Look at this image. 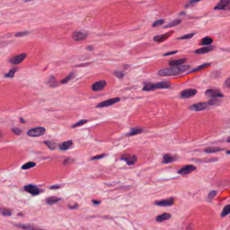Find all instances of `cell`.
<instances>
[{
	"mask_svg": "<svg viewBox=\"0 0 230 230\" xmlns=\"http://www.w3.org/2000/svg\"><path fill=\"white\" fill-rule=\"evenodd\" d=\"M24 1H31V0H24Z\"/></svg>",
	"mask_w": 230,
	"mask_h": 230,
	"instance_id": "obj_54",
	"label": "cell"
},
{
	"mask_svg": "<svg viewBox=\"0 0 230 230\" xmlns=\"http://www.w3.org/2000/svg\"><path fill=\"white\" fill-rule=\"evenodd\" d=\"M60 200V199H59V198H57L56 197H51L47 198L46 200V201L48 204L53 205V204H54V203H56L57 202H58Z\"/></svg>",
	"mask_w": 230,
	"mask_h": 230,
	"instance_id": "obj_26",
	"label": "cell"
},
{
	"mask_svg": "<svg viewBox=\"0 0 230 230\" xmlns=\"http://www.w3.org/2000/svg\"><path fill=\"white\" fill-rule=\"evenodd\" d=\"M227 154H230V150H229V151H227Z\"/></svg>",
	"mask_w": 230,
	"mask_h": 230,
	"instance_id": "obj_53",
	"label": "cell"
},
{
	"mask_svg": "<svg viewBox=\"0 0 230 230\" xmlns=\"http://www.w3.org/2000/svg\"><path fill=\"white\" fill-rule=\"evenodd\" d=\"M60 186H51V188H60Z\"/></svg>",
	"mask_w": 230,
	"mask_h": 230,
	"instance_id": "obj_49",
	"label": "cell"
},
{
	"mask_svg": "<svg viewBox=\"0 0 230 230\" xmlns=\"http://www.w3.org/2000/svg\"><path fill=\"white\" fill-rule=\"evenodd\" d=\"M229 213H230V205L224 207L221 213V217L227 216Z\"/></svg>",
	"mask_w": 230,
	"mask_h": 230,
	"instance_id": "obj_34",
	"label": "cell"
},
{
	"mask_svg": "<svg viewBox=\"0 0 230 230\" xmlns=\"http://www.w3.org/2000/svg\"><path fill=\"white\" fill-rule=\"evenodd\" d=\"M215 49L214 46H212V45H209V46H206L205 47H203V48L199 49L196 50L195 53L197 54H205L207 53L211 52V51H213Z\"/></svg>",
	"mask_w": 230,
	"mask_h": 230,
	"instance_id": "obj_17",
	"label": "cell"
},
{
	"mask_svg": "<svg viewBox=\"0 0 230 230\" xmlns=\"http://www.w3.org/2000/svg\"><path fill=\"white\" fill-rule=\"evenodd\" d=\"M164 22H165V20H164L163 19H161V20H156V21L154 22L153 24H152V27H157V26L162 25Z\"/></svg>",
	"mask_w": 230,
	"mask_h": 230,
	"instance_id": "obj_38",
	"label": "cell"
},
{
	"mask_svg": "<svg viewBox=\"0 0 230 230\" xmlns=\"http://www.w3.org/2000/svg\"><path fill=\"white\" fill-rule=\"evenodd\" d=\"M26 57V54L22 53L11 58L10 59V62L12 64H13V65H18V64L21 63L25 59Z\"/></svg>",
	"mask_w": 230,
	"mask_h": 230,
	"instance_id": "obj_10",
	"label": "cell"
},
{
	"mask_svg": "<svg viewBox=\"0 0 230 230\" xmlns=\"http://www.w3.org/2000/svg\"><path fill=\"white\" fill-rule=\"evenodd\" d=\"M26 35H28V32H19V33H16L15 36L17 37H24V36H25Z\"/></svg>",
	"mask_w": 230,
	"mask_h": 230,
	"instance_id": "obj_39",
	"label": "cell"
},
{
	"mask_svg": "<svg viewBox=\"0 0 230 230\" xmlns=\"http://www.w3.org/2000/svg\"><path fill=\"white\" fill-rule=\"evenodd\" d=\"M178 53V51H171V52H168V53H165L163 55L164 56H168V55H173V54H176Z\"/></svg>",
	"mask_w": 230,
	"mask_h": 230,
	"instance_id": "obj_45",
	"label": "cell"
},
{
	"mask_svg": "<svg viewBox=\"0 0 230 230\" xmlns=\"http://www.w3.org/2000/svg\"><path fill=\"white\" fill-rule=\"evenodd\" d=\"M12 131L14 132L15 134H16V135H20V133H22V130H20L19 129H12Z\"/></svg>",
	"mask_w": 230,
	"mask_h": 230,
	"instance_id": "obj_43",
	"label": "cell"
},
{
	"mask_svg": "<svg viewBox=\"0 0 230 230\" xmlns=\"http://www.w3.org/2000/svg\"><path fill=\"white\" fill-rule=\"evenodd\" d=\"M225 86L227 88H230V77L227 79V80L225 81Z\"/></svg>",
	"mask_w": 230,
	"mask_h": 230,
	"instance_id": "obj_47",
	"label": "cell"
},
{
	"mask_svg": "<svg viewBox=\"0 0 230 230\" xmlns=\"http://www.w3.org/2000/svg\"><path fill=\"white\" fill-rule=\"evenodd\" d=\"M227 142L230 143V137H228V138L227 139Z\"/></svg>",
	"mask_w": 230,
	"mask_h": 230,
	"instance_id": "obj_51",
	"label": "cell"
},
{
	"mask_svg": "<svg viewBox=\"0 0 230 230\" xmlns=\"http://www.w3.org/2000/svg\"><path fill=\"white\" fill-rule=\"evenodd\" d=\"M196 169H197V168H196L195 166H193V165L185 166L182 168H181L180 170L178 171V173L180 174H182V175L188 174H190V173H191L192 172L196 170Z\"/></svg>",
	"mask_w": 230,
	"mask_h": 230,
	"instance_id": "obj_12",
	"label": "cell"
},
{
	"mask_svg": "<svg viewBox=\"0 0 230 230\" xmlns=\"http://www.w3.org/2000/svg\"><path fill=\"white\" fill-rule=\"evenodd\" d=\"M181 20L180 19H178V20H175L172 21L171 22H169V24H167L166 26H165V28H171V27H173V26H178L181 23Z\"/></svg>",
	"mask_w": 230,
	"mask_h": 230,
	"instance_id": "obj_25",
	"label": "cell"
},
{
	"mask_svg": "<svg viewBox=\"0 0 230 230\" xmlns=\"http://www.w3.org/2000/svg\"><path fill=\"white\" fill-rule=\"evenodd\" d=\"M217 192L216 191V190H213V191H211L210 193L209 194V197L210 198V199H213V198L215 197V195H217Z\"/></svg>",
	"mask_w": 230,
	"mask_h": 230,
	"instance_id": "obj_41",
	"label": "cell"
},
{
	"mask_svg": "<svg viewBox=\"0 0 230 230\" xmlns=\"http://www.w3.org/2000/svg\"><path fill=\"white\" fill-rule=\"evenodd\" d=\"M171 86V85L166 82H159L157 84L148 83L144 85L142 88L143 91H152L157 89H167Z\"/></svg>",
	"mask_w": 230,
	"mask_h": 230,
	"instance_id": "obj_2",
	"label": "cell"
},
{
	"mask_svg": "<svg viewBox=\"0 0 230 230\" xmlns=\"http://www.w3.org/2000/svg\"><path fill=\"white\" fill-rule=\"evenodd\" d=\"M20 121L22 122H25V121H24V120L23 119H22V118H20Z\"/></svg>",
	"mask_w": 230,
	"mask_h": 230,
	"instance_id": "obj_52",
	"label": "cell"
},
{
	"mask_svg": "<svg viewBox=\"0 0 230 230\" xmlns=\"http://www.w3.org/2000/svg\"><path fill=\"white\" fill-rule=\"evenodd\" d=\"M106 86H107L106 81L101 80V81H98V82L94 83V84L92 85L91 88H92V90L95 92L101 91V90L104 89L105 87Z\"/></svg>",
	"mask_w": 230,
	"mask_h": 230,
	"instance_id": "obj_8",
	"label": "cell"
},
{
	"mask_svg": "<svg viewBox=\"0 0 230 230\" xmlns=\"http://www.w3.org/2000/svg\"><path fill=\"white\" fill-rule=\"evenodd\" d=\"M35 166H36V164L35 163V162H27V163L24 164L22 166V170H28V169L31 168L35 167Z\"/></svg>",
	"mask_w": 230,
	"mask_h": 230,
	"instance_id": "obj_30",
	"label": "cell"
},
{
	"mask_svg": "<svg viewBox=\"0 0 230 230\" xmlns=\"http://www.w3.org/2000/svg\"><path fill=\"white\" fill-rule=\"evenodd\" d=\"M221 102V100H220L213 98L208 102V104L209 105H211V106H217V105H219Z\"/></svg>",
	"mask_w": 230,
	"mask_h": 230,
	"instance_id": "obj_33",
	"label": "cell"
},
{
	"mask_svg": "<svg viewBox=\"0 0 230 230\" xmlns=\"http://www.w3.org/2000/svg\"><path fill=\"white\" fill-rule=\"evenodd\" d=\"M93 203L95 205H99V203H100V201H95V200H94V201H93Z\"/></svg>",
	"mask_w": 230,
	"mask_h": 230,
	"instance_id": "obj_48",
	"label": "cell"
},
{
	"mask_svg": "<svg viewBox=\"0 0 230 230\" xmlns=\"http://www.w3.org/2000/svg\"><path fill=\"white\" fill-rule=\"evenodd\" d=\"M45 128L43 127H39L30 129L29 131L27 132V135L30 137H37L43 135V134L45 133Z\"/></svg>",
	"mask_w": 230,
	"mask_h": 230,
	"instance_id": "obj_3",
	"label": "cell"
},
{
	"mask_svg": "<svg viewBox=\"0 0 230 230\" xmlns=\"http://www.w3.org/2000/svg\"><path fill=\"white\" fill-rule=\"evenodd\" d=\"M114 74L116 75L118 78H122L124 75V73L121 72V71H116V72L114 73Z\"/></svg>",
	"mask_w": 230,
	"mask_h": 230,
	"instance_id": "obj_42",
	"label": "cell"
},
{
	"mask_svg": "<svg viewBox=\"0 0 230 230\" xmlns=\"http://www.w3.org/2000/svg\"><path fill=\"white\" fill-rule=\"evenodd\" d=\"M222 150H223V149H221L219 148H208L205 149V152L206 153H209V154H212V153H215Z\"/></svg>",
	"mask_w": 230,
	"mask_h": 230,
	"instance_id": "obj_28",
	"label": "cell"
},
{
	"mask_svg": "<svg viewBox=\"0 0 230 230\" xmlns=\"http://www.w3.org/2000/svg\"><path fill=\"white\" fill-rule=\"evenodd\" d=\"M213 42V39L212 38L209 37H206L201 40V45H204V46H209V45L212 44Z\"/></svg>",
	"mask_w": 230,
	"mask_h": 230,
	"instance_id": "obj_22",
	"label": "cell"
},
{
	"mask_svg": "<svg viewBox=\"0 0 230 230\" xmlns=\"http://www.w3.org/2000/svg\"><path fill=\"white\" fill-rule=\"evenodd\" d=\"M195 35V33H189V34H187V35L182 36V37H180V38H178V39H180V40H186V39H191V38L193 37Z\"/></svg>",
	"mask_w": 230,
	"mask_h": 230,
	"instance_id": "obj_37",
	"label": "cell"
},
{
	"mask_svg": "<svg viewBox=\"0 0 230 230\" xmlns=\"http://www.w3.org/2000/svg\"><path fill=\"white\" fill-rule=\"evenodd\" d=\"M190 68V65H180V66H173L167 68L162 69L159 71L158 74L161 76H171V75H176L180 74L184 71L188 70Z\"/></svg>",
	"mask_w": 230,
	"mask_h": 230,
	"instance_id": "obj_1",
	"label": "cell"
},
{
	"mask_svg": "<svg viewBox=\"0 0 230 230\" xmlns=\"http://www.w3.org/2000/svg\"><path fill=\"white\" fill-rule=\"evenodd\" d=\"M106 156L105 154H101V155H99V156H95V157H93L92 158V160H97V159H101V158H103V157H105V156Z\"/></svg>",
	"mask_w": 230,
	"mask_h": 230,
	"instance_id": "obj_44",
	"label": "cell"
},
{
	"mask_svg": "<svg viewBox=\"0 0 230 230\" xmlns=\"http://www.w3.org/2000/svg\"><path fill=\"white\" fill-rule=\"evenodd\" d=\"M205 94L207 96L210 97V98H222L223 97V95L222 94L221 92L219 90L217 89H210L207 90L205 92Z\"/></svg>",
	"mask_w": 230,
	"mask_h": 230,
	"instance_id": "obj_9",
	"label": "cell"
},
{
	"mask_svg": "<svg viewBox=\"0 0 230 230\" xmlns=\"http://www.w3.org/2000/svg\"><path fill=\"white\" fill-rule=\"evenodd\" d=\"M1 213H2L3 215H6V216L11 215V211L10 210H8V209H3L2 212Z\"/></svg>",
	"mask_w": 230,
	"mask_h": 230,
	"instance_id": "obj_40",
	"label": "cell"
},
{
	"mask_svg": "<svg viewBox=\"0 0 230 230\" xmlns=\"http://www.w3.org/2000/svg\"><path fill=\"white\" fill-rule=\"evenodd\" d=\"M186 61H187V59H185V58L176 60H172V61H169V65L171 66V67H173V66H180L182 65V64L185 63Z\"/></svg>",
	"mask_w": 230,
	"mask_h": 230,
	"instance_id": "obj_18",
	"label": "cell"
},
{
	"mask_svg": "<svg viewBox=\"0 0 230 230\" xmlns=\"http://www.w3.org/2000/svg\"><path fill=\"white\" fill-rule=\"evenodd\" d=\"M173 33V31H171L168 32V33H167L163 34V35L155 36V37L153 38V40L158 43L163 42V41L167 40L169 37H170V36L172 35Z\"/></svg>",
	"mask_w": 230,
	"mask_h": 230,
	"instance_id": "obj_15",
	"label": "cell"
},
{
	"mask_svg": "<svg viewBox=\"0 0 230 230\" xmlns=\"http://www.w3.org/2000/svg\"><path fill=\"white\" fill-rule=\"evenodd\" d=\"M44 143H45V144L50 149V150H53L56 148V144H55V143L53 142V141H45Z\"/></svg>",
	"mask_w": 230,
	"mask_h": 230,
	"instance_id": "obj_31",
	"label": "cell"
},
{
	"mask_svg": "<svg viewBox=\"0 0 230 230\" xmlns=\"http://www.w3.org/2000/svg\"><path fill=\"white\" fill-rule=\"evenodd\" d=\"M24 190H26V192L31 194L33 195H37L40 193L41 190L39 188L36 186L35 185H32V184H29V185H27L26 186H24Z\"/></svg>",
	"mask_w": 230,
	"mask_h": 230,
	"instance_id": "obj_13",
	"label": "cell"
},
{
	"mask_svg": "<svg viewBox=\"0 0 230 230\" xmlns=\"http://www.w3.org/2000/svg\"><path fill=\"white\" fill-rule=\"evenodd\" d=\"M142 132H143V129H141V128H134V129H132L130 133H129L128 134V136H133V135L141 133H142Z\"/></svg>",
	"mask_w": 230,
	"mask_h": 230,
	"instance_id": "obj_24",
	"label": "cell"
},
{
	"mask_svg": "<svg viewBox=\"0 0 230 230\" xmlns=\"http://www.w3.org/2000/svg\"><path fill=\"white\" fill-rule=\"evenodd\" d=\"M203 1V0H190V2L188 3V5H192V4H195V3L199 2V1Z\"/></svg>",
	"mask_w": 230,
	"mask_h": 230,
	"instance_id": "obj_46",
	"label": "cell"
},
{
	"mask_svg": "<svg viewBox=\"0 0 230 230\" xmlns=\"http://www.w3.org/2000/svg\"><path fill=\"white\" fill-rule=\"evenodd\" d=\"M74 75H75L74 73L72 72L71 73H70V74L68 75L66 78H65L64 79H63V80H61V83H62V84H66V83L68 82L70 80H72V79L74 77Z\"/></svg>",
	"mask_w": 230,
	"mask_h": 230,
	"instance_id": "obj_32",
	"label": "cell"
},
{
	"mask_svg": "<svg viewBox=\"0 0 230 230\" xmlns=\"http://www.w3.org/2000/svg\"><path fill=\"white\" fill-rule=\"evenodd\" d=\"M88 35L85 33H83V32H80V31H77L74 32V33H72V37L74 41H83L84 39H86Z\"/></svg>",
	"mask_w": 230,
	"mask_h": 230,
	"instance_id": "obj_11",
	"label": "cell"
},
{
	"mask_svg": "<svg viewBox=\"0 0 230 230\" xmlns=\"http://www.w3.org/2000/svg\"><path fill=\"white\" fill-rule=\"evenodd\" d=\"M120 101V98H111L107 100H105L104 102H100L99 104H98L97 108H103V107H107L109 106H112L113 104H115L117 102Z\"/></svg>",
	"mask_w": 230,
	"mask_h": 230,
	"instance_id": "obj_4",
	"label": "cell"
},
{
	"mask_svg": "<svg viewBox=\"0 0 230 230\" xmlns=\"http://www.w3.org/2000/svg\"><path fill=\"white\" fill-rule=\"evenodd\" d=\"M87 122H88V120H79L78 122H77L76 123L72 125V127L74 128V127H80V126L84 125V124H86Z\"/></svg>",
	"mask_w": 230,
	"mask_h": 230,
	"instance_id": "obj_36",
	"label": "cell"
},
{
	"mask_svg": "<svg viewBox=\"0 0 230 230\" xmlns=\"http://www.w3.org/2000/svg\"><path fill=\"white\" fill-rule=\"evenodd\" d=\"M197 93V90L192 88H189V89H186L180 93V96L183 98H188L195 96Z\"/></svg>",
	"mask_w": 230,
	"mask_h": 230,
	"instance_id": "obj_6",
	"label": "cell"
},
{
	"mask_svg": "<svg viewBox=\"0 0 230 230\" xmlns=\"http://www.w3.org/2000/svg\"><path fill=\"white\" fill-rule=\"evenodd\" d=\"M17 70H18V69L17 68H14V69H11V70L9 71L8 73H6V74L5 75V77H6V78H14L15 73L16 72Z\"/></svg>",
	"mask_w": 230,
	"mask_h": 230,
	"instance_id": "obj_35",
	"label": "cell"
},
{
	"mask_svg": "<svg viewBox=\"0 0 230 230\" xmlns=\"http://www.w3.org/2000/svg\"><path fill=\"white\" fill-rule=\"evenodd\" d=\"M87 49H88L89 51H92V50H93V47H87Z\"/></svg>",
	"mask_w": 230,
	"mask_h": 230,
	"instance_id": "obj_50",
	"label": "cell"
},
{
	"mask_svg": "<svg viewBox=\"0 0 230 230\" xmlns=\"http://www.w3.org/2000/svg\"><path fill=\"white\" fill-rule=\"evenodd\" d=\"M16 225L17 227L25 230H41L37 227H33V226H31L30 225H25V224H18V225Z\"/></svg>",
	"mask_w": 230,
	"mask_h": 230,
	"instance_id": "obj_23",
	"label": "cell"
},
{
	"mask_svg": "<svg viewBox=\"0 0 230 230\" xmlns=\"http://www.w3.org/2000/svg\"><path fill=\"white\" fill-rule=\"evenodd\" d=\"M208 107H209L208 102H201L193 104L192 106H190V109H192V110L195 111H201L205 110V109H207Z\"/></svg>",
	"mask_w": 230,
	"mask_h": 230,
	"instance_id": "obj_14",
	"label": "cell"
},
{
	"mask_svg": "<svg viewBox=\"0 0 230 230\" xmlns=\"http://www.w3.org/2000/svg\"><path fill=\"white\" fill-rule=\"evenodd\" d=\"M48 84L51 86V87H56V86H58L57 82L56 81L55 78L53 76H51L49 79Z\"/></svg>",
	"mask_w": 230,
	"mask_h": 230,
	"instance_id": "obj_27",
	"label": "cell"
},
{
	"mask_svg": "<svg viewBox=\"0 0 230 230\" xmlns=\"http://www.w3.org/2000/svg\"><path fill=\"white\" fill-rule=\"evenodd\" d=\"M73 145V142L72 140H69V141H64L62 143L61 145L60 146V149L61 150H68V149L70 148V147H72V146Z\"/></svg>",
	"mask_w": 230,
	"mask_h": 230,
	"instance_id": "obj_19",
	"label": "cell"
},
{
	"mask_svg": "<svg viewBox=\"0 0 230 230\" xmlns=\"http://www.w3.org/2000/svg\"><path fill=\"white\" fill-rule=\"evenodd\" d=\"M217 10H225L230 9V0H221L214 7Z\"/></svg>",
	"mask_w": 230,
	"mask_h": 230,
	"instance_id": "obj_5",
	"label": "cell"
},
{
	"mask_svg": "<svg viewBox=\"0 0 230 230\" xmlns=\"http://www.w3.org/2000/svg\"><path fill=\"white\" fill-rule=\"evenodd\" d=\"M209 65H210V64H209V63H205V64H203V65H200V66H199V67H196V68H195L194 69H192V70L190 71V73L197 72V71L201 70V69H203L206 68V67H209Z\"/></svg>",
	"mask_w": 230,
	"mask_h": 230,
	"instance_id": "obj_29",
	"label": "cell"
},
{
	"mask_svg": "<svg viewBox=\"0 0 230 230\" xmlns=\"http://www.w3.org/2000/svg\"><path fill=\"white\" fill-rule=\"evenodd\" d=\"M171 217V215L169 213H163L160 215L157 216L156 217V220L158 222H162L164 221H166V220L169 219V218Z\"/></svg>",
	"mask_w": 230,
	"mask_h": 230,
	"instance_id": "obj_21",
	"label": "cell"
},
{
	"mask_svg": "<svg viewBox=\"0 0 230 230\" xmlns=\"http://www.w3.org/2000/svg\"><path fill=\"white\" fill-rule=\"evenodd\" d=\"M121 160L125 161L128 165H133L137 162V157L130 154H124L122 156Z\"/></svg>",
	"mask_w": 230,
	"mask_h": 230,
	"instance_id": "obj_7",
	"label": "cell"
},
{
	"mask_svg": "<svg viewBox=\"0 0 230 230\" xmlns=\"http://www.w3.org/2000/svg\"><path fill=\"white\" fill-rule=\"evenodd\" d=\"M176 160V158L173 157L170 154H165V156H163V164H169L171 163V162H174Z\"/></svg>",
	"mask_w": 230,
	"mask_h": 230,
	"instance_id": "obj_20",
	"label": "cell"
},
{
	"mask_svg": "<svg viewBox=\"0 0 230 230\" xmlns=\"http://www.w3.org/2000/svg\"><path fill=\"white\" fill-rule=\"evenodd\" d=\"M173 203H174V199L173 198H169L168 199L157 201V202H155V205L160 207H167L173 205Z\"/></svg>",
	"mask_w": 230,
	"mask_h": 230,
	"instance_id": "obj_16",
	"label": "cell"
}]
</instances>
